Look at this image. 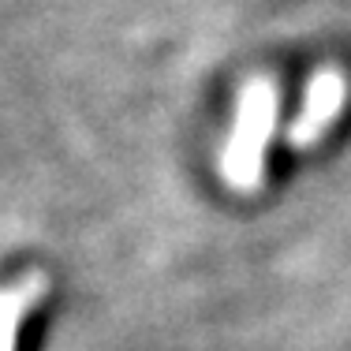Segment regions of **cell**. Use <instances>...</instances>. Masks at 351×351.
Returning a JSON list of instances; mask_svg holds the SVG:
<instances>
[{"label":"cell","instance_id":"cell-1","mask_svg":"<svg viewBox=\"0 0 351 351\" xmlns=\"http://www.w3.org/2000/svg\"><path fill=\"white\" fill-rule=\"evenodd\" d=\"M273 120H277V90L269 79L247 82L243 97H239V116L236 131L224 149V176L236 191H258L262 187V169H265V146L273 135Z\"/></svg>","mask_w":351,"mask_h":351},{"label":"cell","instance_id":"cell-2","mask_svg":"<svg viewBox=\"0 0 351 351\" xmlns=\"http://www.w3.org/2000/svg\"><path fill=\"white\" fill-rule=\"evenodd\" d=\"M344 97H348V79L344 75L332 71V68L317 71L311 79V86H306V101H303V108H299L295 128H291V142H295V146H306V142L322 138L325 128L332 123V116L340 112Z\"/></svg>","mask_w":351,"mask_h":351},{"label":"cell","instance_id":"cell-3","mask_svg":"<svg viewBox=\"0 0 351 351\" xmlns=\"http://www.w3.org/2000/svg\"><path fill=\"white\" fill-rule=\"evenodd\" d=\"M45 295V277H27L19 288L0 291V351H15L19 325L30 314V306Z\"/></svg>","mask_w":351,"mask_h":351}]
</instances>
